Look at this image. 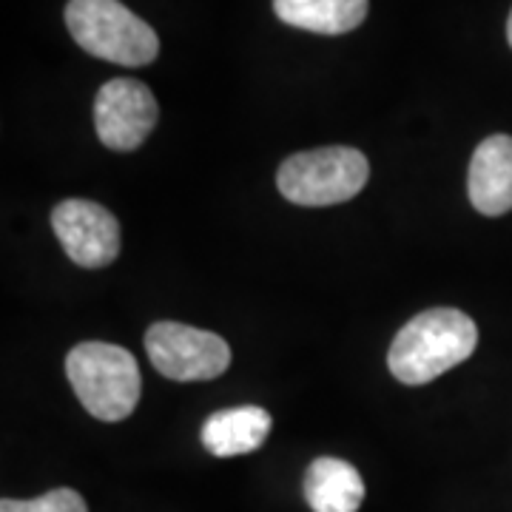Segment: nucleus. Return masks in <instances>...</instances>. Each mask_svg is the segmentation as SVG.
Listing matches in <instances>:
<instances>
[{
    "instance_id": "1",
    "label": "nucleus",
    "mask_w": 512,
    "mask_h": 512,
    "mask_svg": "<svg viewBox=\"0 0 512 512\" xmlns=\"http://www.w3.org/2000/svg\"><path fill=\"white\" fill-rule=\"evenodd\" d=\"M476 322L456 308H430L404 325L387 353V367L402 384L419 387L473 356Z\"/></svg>"
},
{
    "instance_id": "2",
    "label": "nucleus",
    "mask_w": 512,
    "mask_h": 512,
    "mask_svg": "<svg viewBox=\"0 0 512 512\" xmlns=\"http://www.w3.org/2000/svg\"><path fill=\"white\" fill-rule=\"evenodd\" d=\"M66 376L80 404L100 421H123L143 393L137 359L120 345L80 342L66 356Z\"/></svg>"
},
{
    "instance_id": "3",
    "label": "nucleus",
    "mask_w": 512,
    "mask_h": 512,
    "mask_svg": "<svg viewBox=\"0 0 512 512\" xmlns=\"http://www.w3.org/2000/svg\"><path fill=\"white\" fill-rule=\"evenodd\" d=\"M66 26L80 49L117 66H148L160 52L157 32L120 0H69Z\"/></svg>"
},
{
    "instance_id": "4",
    "label": "nucleus",
    "mask_w": 512,
    "mask_h": 512,
    "mask_svg": "<svg viewBox=\"0 0 512 512\" xmlns=\"http://www.w3.org/2000/svg\"><path fill=\"white\" fill-rule=\"evenodd\" d=\"M370 177V163L359 148L328 146L293 154L279 165V194L293 205L325 208L353 200Z\"/></svg>"
},
{
    "instance_id": "5",
    "label": "nucleus",
    "mask_w": 512,
    "mask_h": 512,
    "mask_svg": "<svg viewBox=\"0 0 512 512\" xmlns=\"http://www.w3.org/2000/svg\"><path fill=\"white\" fill-rule=\"evenodd\" d=\"M151 365L171 382H211L231 365L228 342L183 322H157L146 333Z\"/></svg>"
},
{
    "instance_id": "6",
    "label": "nucleus",
    "mask_w": 512,
    "mask_h": 512,
    "mask_svg": "<svg viewBox=\"0 0 512 512\" xmlns=\"http://www.w3.org/2000/svg\"><path fill=\"white\" fill-rule=\"evenodd\" d=\"M157 100L146 83L131 77L109 80L94 100V128L111 151H134L157 126Z\"/></svg>"
},
{
    "instance_id": "7",
    "label": "nucleus",
    "mask_w": 512,
    "mask_h": 512,
    "mask_svg": "<svg viewBox=\"0 0 512 512\" xmlns=\"http://www.w3.org/2000/svg\"><path fill=\"white\" fill-rule=\"evenodd\" d=\"M52 228L80 268H106L120 254V222L109 208L92 200H63L52 211Z\"/></svg>"
},
{
    "instance_id": "8",
    "label": "nucleus",
    "mask_w": 512,
    "mask_h": 512,
    "mask_svg": "<svg viewBox=\"0 0 512 512\" xmlns=\"http://www.w3.org/2000/svg\"><path fill=\"white\" fill-rule=\"evenodd\" d=\"M467 191L473 208L484 217H501L512 211V137L493 134L478 143Z\"/></svg>"
},
{
    "instance_id": "9",
    "label": "nucleus",
    "mask_w": 512,
    "mask_h": 512,
    "mask_svg": "<svg viewBox=\"0 0 512 512\" xmlns=\"http://www.w3.org/2000/svg\"><path fill=\"white\" fill-rule=\"evenodd\" d=\"M271 424H274L271 413L262 407H254V404L220 410V413L208 416L202 424V447L217 458L245 456L265 444Z\"/></svg>"
},
{
    "instance_id": "10",
    "label": "nucleus",
    "mask_w": 512,
    "mask_h": 512,
    "mask_svg": "<svg viewBox=\"0 0 512 512\" xmlns=\"http://www.w3.org/2000/svg\"><path fill=\"white\" fill-rule=\"evenodd\" d=\"M305 501L313 512H359L365 481L345 458L322 456L305 473Z\"/></svg>"
},
{
    "instance_id": "11",
    "label": "nucleus",
    "mask_w": 512,
    "mask_h": 512,
    "mask_svg": "<svg viewBox=\"0 0 512 512\" xmlns=\"http://www.w3.org/2000/svg\"><path fill=\"white\" fill-rule=\"evenodd\" d=\"M276 18L319 35H345L367 18V0H274Z\"/></svg>"
},
{
    "instance_id": "12",
    "label": "nucleus",
    "mask_w": 512,
    "mask_h": 512,
    "mask_svg": "<svg viewBox=\"0 0 512 512\" xmlns=\"http://www.w3.org/2000/svg\"><path fill=\"white\" fill-rule=\"evenodd\" d=\"M0 512H89L83 495L69 487H57L52 493L32 498V501H15V498H3Z\"/></svg>"
},
{
    "instance_id": "13",
    "label": "nucleus",
    "mask_w": 512,
    "mask_h": 512,
    "mask_svg": "<svg viewBox=\"0 0 512 512\" xmlns=\"http://www.w3.org/2000/svg\"><path fill=\"white\" fill-rule=\"evenodd\" d=\"M507 40H510V46H512V12H510V20H507Z\"/></svg>"
}]
</instances>
